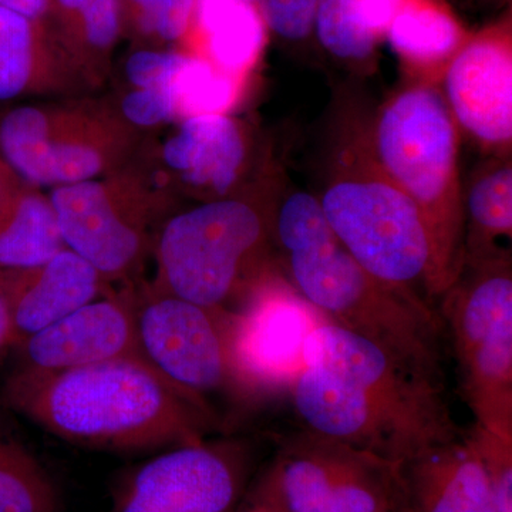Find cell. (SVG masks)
<instances>
[{"instance_id":"obj_7","label":"cell","mask_w":512,"mask_h":512,"mask_svg":"<svg viewBox=\"0 0 512 512\" xmlns=\"http://www.w3.org/2000/svg\"><path fill=\"white\" fill-rule=\"evenodd\" d=\"M268 225L261 211L237 198L211 200L165 222L157 238V279L151 288L202 308L228 311L261 281L254 271Z\"/></svg>"},{"instance_id":"obj_17","label":"cell","mask_w":512,"mask_h":512,"mask_svg":"<svg viewBox=\"0 0 512 512\" xmlns=\"http://www.w3.org/2000/svg\"><path fill=\"white\" fill-rule=\"evenodd\" d=\"M15 345L99 299L106 279L82 256L63 249L45 265L0 275Z\"/></svg>"},{"instance_id":"obj_36","label":"cell","mask_w":512,"mask_h":512,"mask_svg":"<svg viewBox=\"0 0 512 512\" xmlns=\"http://www.w3.org/2000/svg\"><path fill=\"white\" fill-rule=\"evenodd\" d=\"M9 345H15V332H13L8 298L0 282V350Z\"/></svg>"},{"instance_id":"obj_30","label":"cell","mask_w":512,"mask_h":512,"mask_svg":"<svg viewBox=\"0 0 512 512\" xmlns=\"http://www.w3.org/2000/svg\"><path fill=\"white\" fill-rule=\"evenodd\" d=\"M464 436L483 464L497 512H512V439L477 423Z\"/></svg>"},{"instance_id":"obj_34","label":"cell","mask_w":512,"mask_h":512,"mask_svg":"<svg viewBox=\"0 0 512 512\" xmlns=\"http://www.w3.org/2000/svg\"><path fill=\"white\" fill-rule=\"evenodd\" d=\"M407 0H357L360 16L367 29L376 37L386 35L394 16Z\"/></svg>"},{"instance_id":"obj_39","label":"cell","mask_w":512,"mask_h":512,"mask_svg":"<svg viewBox=\"0 0 512 512\" xmlns=\"http://www.w3.org/2000/svg\"><path fill=\"white\" fill-rule=\"evenodd\" d=\"M241 2L249 3V5L254 6V0H241Z\"/></svg>"},{"instance_id":"obj_27","label":"cell","mask_w":512,"mask_h":512,"mask_svg":"<svg viewBox=\"0 0 512 512\" xmlns=\"http://www.w3.org/2000/svg\"><path fill=\"white\" fill-rule=\"evenodd\" d=\"M316 35L330 55L349 62H363L375 53L377 37L367 29L357 0H318Z\"/></svg>"},{"instance_id":"obj_14","label":"cell","mask_w":512,"mask_h":512,"mask_svg":"<svg viewBox=\"0 0 512 512\" xmlns=\"http://www.w3.org/2000/svg\"><path fill=\"white\" fill-rule=\"evenodd\" d=\"M444 99L457 126L488 150L507 153L512 141L510 20L468 37L443 73Z\"/></svg>"},{"instance_id":"obj_33","label":"cell","mask_w":512,"mask_h":512,"mask_svg":"<svg viewBox=\"0 0 512 512\" xmlns=\"http://www.w3.org/2000/svg\"><path fill=\"white\" fill-rule=\"evenodd\" d=\"M121 113L138 127H156L177 120L173 97L163 90H140L124 94Z\"/></svg>"},{"instance_id":"obj_40","label":"cell","mask_w":512,"mask_h":512,"mask_svg":"<svg viewBox=\"0 0 512 512\" xmlns=\"http://www.w3.org/2000/svg\"><path fill=\"white\" fill-rule=\"evenodd\" d=\"M394 512H397V511H394Z\"/></svg>"},{"instance_id":"obj_10","label":"cell","mask_w":512,"mask_h":512,"mask_svg":"<svg viewBox=\"0 0 512 512\" xmlns=\"http://www.w3.org/2000/svg\"><path fill=\"white\" fill-rule=\"evenodd\" d=\"M251 457L238 443L170 448L114 490V512H234L247 490Z\"/></svg>"},{"instance_id":"obj_13","label":"cell","mask_w":512,"mask_h":512,"mask_svg":"<svg viewBox=\"0 0 512 512\" xmlns=\"http://www.w3.org/2000/svg\"><path fill=\"white\" fill-rule=\"evenodd\" d=\"M64 245L82 256L107 281L127 278L146 255L151 208L140 198L117 194L100 181L53 188Z\"/></svg>"},{"instance_id":"obj_9","label":"cell","mask_w":512,"mask_h":512,"mask_svg":"<svg viewBox=\"0 0 512 512\" xmlns=\"http://www.w3.org/2000/svg\"><path fill=\"white\" fill-rule=\"evenodd\" d=\"M227 312L153 288L134 293L138 348L144 360L212 421L208 396L224 390L242 394L229 350Z\"/></svg>"},{"instance_id":"obj_25","label":"cell","mask_w":512,"mask_h":512,"mask_svg":"<svg viewBox=\"0 0 512 512\" xmlns=\"http://www.w3.org/2000/svg\"><path fill=\"white\" fill-rule=\"evenodd\" d=\"M47 18L63 45L92 56L109 53L123 30L121 0H55Z\"/></svg>"},{"instance_id":"obj_12","label":"cell","mask_w":512,"mask_h":512,"mask_svg":"<svg viewBox=\"0 0 512 512\" xmlns=\"http://www.w3.org/2000/svg\"><path fill=\"white\" fill-rule=\"evenodd\" d=\"M116 144L100 121L40 106H18L0 120V156L29 184L62 187L96 180Z\"/></svg>"},{"instance_id":"obj_15","label":"cell","mask_w":512,"mask_h":512,"mask_svg":"<svg viewBox=\"0 0 512 512\" xmlns=\"http://www.w3.org/2000/svg\"><path fill=\"white\" fill-rule=\"evenodd\" d=\"M19 346V370L25 372H62L120 359L146 362L138 348L134 293L87 303Z\"/></svg>"},{"instance_id":"obj_35","label":"cell","mask_w":512,"mask_h":512,"mask_svg":"<svg viewBox=\"0 0 512 512\" xmlns=\"http://www.w3.org/2000/svg\"><path fill=\"white\" fill-rule=\"evenodd\" d=\"M55 0H0V8L12 10L35 22L46 23Z\"/></svg>"},{"instance_id":"obj_22","label":"cell","mask_w":512,"mask_h":512,"mask_svg":"<svg viewBox=\"0 0 512 512\" xmlns=\"http://www.w3.org/2000/svg\"><path fill=\"white\" fill-rule=\"evenodd\" d=\"M464 261L507 254L498 244L512 237V167L507 158L478 171L464 194ZM510 254V252H508Z\"/></svg>"},{"instance_id":"obj_18","label":"cell","mask_w":512,"mask_h":512,"mask_svg":"<svg viewBox=\"0 0 512 512\" xmlns=\"http://www.w3.org/2000/svg\"><path fill=\"white\" fill-rule=\"evenodd\" d=\"M247 153L237 121L227 114H207L183 120L164 143L163 161L184 184L220 200L237 183Z\"/></svg>"},{"instance_id":"obj_21","label":"cell","mask_w":512,"mask_h":512,"mask_svg":"<svg viewBox=\"0 0 512 512\" xmlns=\"http://www.w3.org/2000/svg\"><path fill=\"white\" fill-rule=\"evenodd\" d=\"M66 249L49 197L12 194L0 208V275L30 271Z\"/></svg>"},{"instance_id":"obj_8","label":"cell","mask_w":512,"mask_h":512,"mask_svg":"<svg viewBox=\"0 0 512 512\" xmlns=\"http://www.w3.org/2000/svg\"><path fill=\"white\" fill-rule=\"evenodd\" d=\"M251 491L282 512H394L402 500L397 464L309 430L281 441Z\"/></svg>"},{"instance_id":"obj_2","label":"cell","mask_w":512,"mask_h":512,"mask_svg":"<svg viewBox=\"0 0 512 512\" xmlns=\"http://www.w3.org/2000/svg\"><path fill=\"white\" fill-rule=\"evenodd\" d=\"M6 399L53 436L93 450L191 446L205 441L214 423L143 360L62 372L18 370Z\"/></svg>"},{"instance_id":"obj_32","label":"cell","mask_w":512,"mask_h":512,"mask_svg":"<svg viewBox=\"0 0 512 512\" xmlns=\"http://www.w3.org/2000/svg\"><path fill=\"white\" fill-rule=\"evenodd\" d=\"M183 57L181 52L138 50L128 57L124 74L134 89L163 90L171 94V80Z\"/></svg>"},{"instance_id":"obj_24","label":"cell","mask_w":512,"mask_h":512,"mask_svg":"<svg viewBox=\"0 0 512 512\" xmlns=\"http://www.w3.org/2000/svg\"><path fill=\"white\" fill-rule=\"evenodd\" d=\"M59 510V493L45 467L28 448L0 433V512Z\"/></svg>"},{"instance_id":"obj_4","label":"cell","mask_w":512,"mask_h":512,"mask_svg":"<svg viewBox=\"0 0 512 512\" xmlns=\"http://www.w3.org/2000/svg\"><path fill=\"white\" fill-rule=\"evenodd\" d=\"M293 288L330 322L443 383L444 325L429 303L366 272L335 237L288 254Z\"/></svg>"},{"instance_id":"obj_6","label":"cell","mask_w":512,"mask_h":512,"mask_svg":"<svg viewBox=\"0 0 512 512\" xmlns=\"http://www.w3.org/2000/svg\"><path fill=\"white\" fill-rule=\"evenodd\" d=\"M439 299L464 402L477 424L512 439L510 254L467 259Z\"/></svg>"},{"instance_id":"obj_16","label":"cell","mask_w":512,"mask_h":512,"mask_svg":"<svg viewBox=\"0 0 512 512\" xmlns=\"http://www.w3.org/2000/svg\"><path fill=\"white\" fill-rule=\"evenodd\" d=\"M397 512H497L483 464L466 436L399 466Z\"/></svg>"},{"instance_id":"obj_29","label":"cell","mask_w":512,"mask_h":512,"mask_svg":"<svg viewBox=\"0 0 512 512\" xmlns=\"http://www.w3.org/2000/svg\"><path fill=\"white\" fill-rule=\"evenodd\" d=\"M197 0H121L124 22L138 33L163 42L183 40L190 29Z\"/></svg>"},{"instance_id":"obj_19","label":"cell","mask_w":512,"mask_h":512,"mask_svg":"<svg viewBox=\"0 0 512 512\" xmlns=\"http://www.w3.org/2000/svg\"><path fill=\"white\" fill-rule=\"evenodd\" d=\"M265 23L258 10L241 0H197L190 29L194 55L241 79L255 66L265 46Z\"/></svg>"},{"instance_id":"obj_38","label":"cell","mask_w":512,"mask_h":512,"mask_svg":"<svg viewBox=\"0 0 512 512\" xmlns=\"http://www.w3.org/2000/svg\"><path fill=\"white\" fill-rule=\"evenodd\" d=\"M0 167H2V165H0ZM12 194L13 192L9 190L8 184L5 183L2 168H0V208H2V205L8 201V198Z\"/></svg>"},{"instance_id":"obj_3","label":"cell","mask_w":512,"mask_h":512,"mask_svg":"<svg viewBox=\"0 0 512 512\" xmlns=\"http://www.w3.org/2000/svg\"><path fill=\"white\" fill-rule=\"evenodd\" d=\"M458 144V126L443 93L424 82L384 104L370 137L377 164L416 204L429 232V298H440L464 265L466 212Z\"/></svg>"},{"instance_id":"obj_1","label":"cell","mask_w":512,"mask_h":512,"mask_svg":"<svg viewBox=\"0 0 512 512\" xmlns=\"http://www.w3.org/2000/svg\"><path fill=\"white\" fill-rule=\"evenodd\" d=\"M293 407L305 430L400 464L463 436L443 384L338 323H320L303 345Z\"/></svg>"},{"instance_id":"obj_31","label":"cell","mask_w":512,"mask_h":512,"mask_svg":"<svg viewBox=\"0 0 512 512\" xmlns=\"http://www.w3.org/2000/svg\"><path fill=\"white\" fill-rule=\"evenodd\" d=\"M318 0H254L266 28L288 40H302L315 26Z\"/></svg>"},{"instance_id":"obj_5","label":"cell","mask_w":512,"mask_h":512,"mask_svg":"<svg viewBox=\"0 0 512 512\" xmlns=\"http://www.w3.org/2000/svg\"><path fill=\"white\" fill-rule=\"evenodd\" d=\"M336 158L319 200L333 234L370 275L426 301L431 244L419 208L387 177L372 148L355 143Z\"/></svg>"},{"instance_id":"obj_37","label":"cell","mask_w":512,"mask_h":512,"mask_svg":"<svg viewBox=\"0 0 512 512\" xmlns=\"http://www.w3.org/2000/svg\"><path fill=\"white\" fill-rule=\"evenodd\" d=\"M234 512H282L275 505L266 501L265 498L259 497L258 494L248 491L247 495L242 497L241 503H239L237 510Z\"/></svg>"},{"instance_id":"obj_26","label":"cell","mask_w":512,"mask_h":512,"mask_svg":"<svg viewBox=\"0 0 512 512\" xmlns=\"http://www.w3.org/2000/svg\"><path fill=\"white\" fill-rule=\"evenodd\" d=\"M239 80L205 57L184 53L170 87L177 119L227 114L238 100Z\"/></svg>"},{"instance_id":"obj_23","label":"cell","mask_w":512,"mask_h":512,"mask_svg":"<svg viewBox=\"0 0 512 512\" xmlns=\"http://www.w3.org/2000/svg\"><path fill=\"white\" fill-rule=\"evenodd\" d=\"M50 42L46 23L0 8V101L18 99L35 86Z\"/></svg>"},{"instance_id":"obj_11","label":"cell","mask_w":512,"mask_h":512,"mask_svg":"<svg viewBox=\"0 0 512 512\" xmlns=\"http://www.w3.org/2000/svg\"><path fill=\"white\" fill-rule=\"evenodd\" d=\"M328 320L295 288L262 278L247 302L227 312L232 365L242 394L289 390L303 369V345Z\"/></svg>"},{"instance_id":"obj_20","label":"cell","mask_w":512,"mask_h":512,"mask_svg":"<svg viewBox=\"0 0 512 512\" xmlns=\"http://www.w3.org/2000/svg\"><path fill=\"white\" fill-rule=\"evenodd\" d=\"M386 36L404 64L426 77H443L468 39L458 20L434 0H407Z\"/></svg>"},{"instance_id":"obj_28","label":"cell","mask_w":512,"mask_h":512,"mask_svg":"<svg viewBox=\"0 0 512 512\" xmlns=\"http://www.w3.org/2000/svg\"><path fill=\"white\" fill-rule=\"evenodd\" d=\"M276 238L286 254L315 247L335 237L319 198L296 191L282 202L275 221Z\"/></svg>"}]
</instances>
